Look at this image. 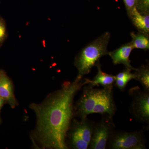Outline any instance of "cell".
Returning <instances> with one entry per match:
<instances>
[{
	"mask_svg": "<svg viewBox=\"0 0 149 149\" xmlns=\"http://www.w3.org/2000/svg\"><path fill=\"white\" fill-rule=\"evenodd\" d=\"M82 79L65 82L61 88L51 93L44 101L30 104L37 125L32 138L43 148L68 149L66 138L74 114L73 100L81 89Z\"/></svg>",
	"mask_w": 149,
	"mask_h": 149,
	"instance_id": "obj_1",
	"label": "cell"
},
{
	"mask_svg": "<svg viewBox=\"0 0 149 149\" xmlns=\"http://www.w3.org/2000/svg\"><path fill=\"white\" fill-rule=\"evenodd\" d=\"M110 37L109 32H105L81 50L74 59V65L78 70L76 78L82 79L100 63L102 57L109 55L107 46Z\"/></svg>",
	"mask_w": 149,
	"mask_h": 149,
	"instance_id": "obj_2",
	"label": "cell"
},
{
	"mask_svg": "<svg viewBox=\"0 0 149 149\" xmlns=\"http://www.w3.org/2000/svg\"><path fill=\"white\" fill-rule=\"evenodd\" d=\"M145 130L133 132L114 130L110 137L106 148L110 149H145Z\"/></svg>",
	"mask_w": 149,
	"mask_h": 149,
	"instance_id": "obj_3",
	"label": "cell"
},
{
	"mask_svg": "<svg viewBox=\"0 0 149 149\" xmlns=\"http://www.w3.org/2000/svg\"><path fill=\"white\" fill-rule=\"evenodd\" d=\"M114 129L113 117L107 113L103 114L101 120L95 123L88 148L106 149L108 142Z\"/></svg>",
	"mask_w": 149,
	"mask_h": 149,
	"instance_id": "obj_4",
	"label": "cell"
},
{
	"mask_svg": "<svg viewBox=\"0 0 149 149\" xmlns=\"http://www.w3.org/2000/svg\"><path fill=\"white\" fill-rule=\"evenodd\" d=\"M128 93L132 97L130 113L138 122L148 124L149 92L142 91L139 87H135L130 88Z\"/></svg>",
	"mask_w": 149,
	"mask_h": 149,
	"instance_id": "obj_5",
	"label": "cell"
},
{
	"mask_svg": "<svg viewBox=\"0 0 149 149\" xmlns=\"http://www.w3.org/2000/svg\"><path fill=\"white\" fill-rule=\"evenodd\" d=\"M94 88L89 85L85 86L80 99L74 106V114L81 119H85L92 113L102 93V89Z\"/></svg>",
	"mask_w": 149,
	"mask_h": 149,
	"instance_id": "obj_6",
	"label": "cell"
},
{
	"mask_svg": "<svg viewBox=\"0 0 149 149\" xmlns=\"http://www.w3.org/2000/svg\"><path fill=\"white\" fill-rule=\"evenodd\" d=\"M113 85H111L104 87L102 89V93L92 113H107L111 117L114 116L117 108L113 99Z\"/></svg>",
	"mask_w": 149,
	"mask_h": 149,
	"instance_id": "obj_7",
	"label": "cell"
},
{
	"mask_svg": "<svg viewBox=\"0 0 149 149\" xmlns=\"http://www.w3.org/2000/svg\"><path fill=\"white\" fill-rule=\"evenodd\" d=\"M95 123L88 118L81 119L80 121L74 120L68 131L74 133L90 145Z\"/></svg>",
	"mask_w": 149,
	"mask_h": 149,
	"instance_id": "obj_8",
	"label": "cell"
},
{
	"mask_svg": "<svg viewBox=\"0 0 149 149\" xmlns=\"http://www.w3.org/2000/svg\"><path fill=\"white\" fill-rule=\"evenodd\" d=\"M133 49V45L130 42L123 45L115 50L109 52V55L112 60L113 64H123L125 68L136 71L137 68L131 65L129 60L130 53Z\"/></svg>",
	"mask_w": 149,
	"mask_h": 149,
	"instance_id": "obj_9",
	"label": "cell"
},
{
	"mask_svg": "<svg viewBox=\"0 0 149 149\" xmlns=\"http://www.w3.org/2000/svg\"><path fill=\"white\" fill-rule=\"evenodd\" d=\"M0 97L8 102L12 108H15L17 105L11 81L3 70H0Z\"/></svg>",
	"mask_w": 149,
	"mask_h": 149,
	"instance_id": "obj_10",
	"label": "cell"
},
{
	"mask_svg": "<svg viewBox=\"0 0 149 149\" xmlns=\"http://www.w3.org/2000/svg\"><path fill=\"white\" fill-rule=\"evenodd\" d=\"M96 66L98 69L97 74L93 80L85 79L83 83V85L88 84L92 87L102 85L103 87L113 85L115 80V76L103 72L100 63H99Z\"/></svg>",
	"mask_w": 149,
	"mask_h": 149,
	"instance_id": "obj_11",
	"label": "cell"
},
{
	"mask_svg": "<svg viewBox=\"0 0 149 149\" xmlns=\"http://www.w3.org/2000/svg\"><path fill=\"white\" fill-rule=\"evenodd\" d=\"M133 24L140 32L146 34L149 32V13H142L135 8L129 15Z\"/></svg>",
	"mask_w": 149,
	"mask_h": 149,
	"instance_id": "obj_12",
	"label": "cell"
},
{
	"mask_svg": "<svg viewBox=\"0 0 149 149\" xmlns=\"http://www.w3.org/2000/svg\"><path fill=\"white\" fill-rule=\"evenodd\" d=\"M131 71V70L125 68V70L115 76L114 85L122 92L125 91L126 86L130 80L136 79L135 73H132Z\"/></svg>",
	"mask_w": 149,
	"mask_h": 149,
	"instance_id": "obj_13",
	"label": "cell"
},
{
	"mask_svg": "<svg viewBox=\"0 0 149 149\" xmlns=\"http://www.w3.org/2000/svg\"><path fill=\"white\" fill-rule=\"evenodd\" d=\"M130 35L132 38L131 42L133 48L144 50L149 49V40L148 34L141 32L138 33L132 32Z\"/></svg>",
	"mask_w": 149,
	"mask_h": 149,
	"instance_id": "obj_14",
	"label": "cell"
},
{
	"mask_svg": "<svg viewBox=\"0 0 149 149\" xmlns=\"http://www.w3.org/2000/svg\"><path fill=\"white\" fill-rule=\"evenodd\" d=\"M136 80H138L143 88L144 91L149 92V68L148 65H143L135 72Z\"/></svg>",
	"mask_w": 149,
	"mask_h": 149,
	"instance_id": "obj_15",
	"label": "cell"
},
{
	"mask_svg": "<svg viewBox=\"0 0 149 149\" xmlns=\"http://www.w3.org/2000/svg\"><path fill=\"white\" fill-rule=\"evenodd\" d=\"M70 144L72 148L74 149H87L89 144L83 141L74 133L70 131L69 133Z\"/></svg>",
	"mask_w": 149,
	"mask_h": 149,
	"instance_id": "obj_16",
	"label": "cell"
},
{
	"mask_svg": "<svg viewBox=\"0 0 149 149\" xmlns=\"http://www.w3.org/2000/svg\"><path fill=\"white\" fill-rule=\"evenodd\" d=\"M136 8L142 13H149V0H136Z\"/></svg>",
	"mask_w": 149,
	"mask_h": 149,
	"instance_id": "obj_17",
	"label": "cell"
},
{
	"mask_svg": "<svg viewBox=\"0 0 149 149\" xmlns=\"http://www.w3.org/2000/svg\"><path fill=\"white\" fill-rule=\"evenodd\" d=\"M5 21L0 16V47L7 37Z\"/></svg>",
	"mask_w": 149,
	"mask_h": 149,
	"instance_id": "obj_18",
	"label": "cell"
},
{
	"mask_svg": "<svg viewBox=\"0 0 149 149\" xmlns=\"http://www.w3.org/2000/svg\"><path fill=\"white\" fill-rule=\"evenodd\" d=\"M125 7L129 15L135 8H136V0H123Z\"/></svg>",
	"mask_w": 149,
	"mask_h": 149,
	"instance_id": "obj_19",
	"label": "cell"
},
{
	"mask_svg": "<svg viewBox=\"0 0 149 149\" xmlns=\"http://www.w3.org/2000/svg\"><path fill=\"white\" fill-rule=\"evenodd\" d=\"M5 101L2 98L0 97V110H1V108L2 107L3 105V104L4 103V102ZM1 122V117H0V122Z\"/></svg>",
	"mask_w": 149,
	"mask_h": 149,
	"instance_id": "obj_20",
	"label": "cell"
}]
</instances>
